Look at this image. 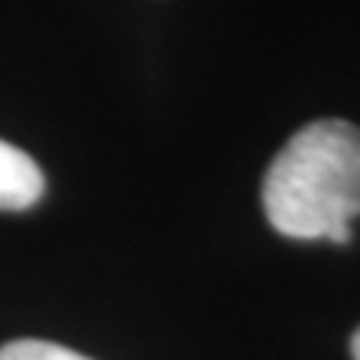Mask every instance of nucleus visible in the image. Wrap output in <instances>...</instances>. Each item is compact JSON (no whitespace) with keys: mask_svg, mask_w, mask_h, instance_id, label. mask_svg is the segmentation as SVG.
Masks as SVG:
<instances>
[{"mask_svg":"<svg viewBox=\"0 0 360 360\" xmlns=\"http://www.w3.org/2000/svg\"><path fill=\"white\" fill-rule=\"evenodd\" d=\"M264 217L295 240H352L360 217V129L315 120L297 129L264 174Z\"/></svg>","mask_w":360,"mask_h":360,"instance_id":"obj_1","label":"nucleus"},{"mask_svg":"<svg viewBox=\"0 0 360 360\" xmlns=\"http://www.w3.org/2000/svg\"><path fill=\"white\" fill-rule=\"evenodd\" d=\"M42 193L45 177L33 156L0 139V210H27Z\"/></svg>","mask_w":360,"mask_h":360,"instance_id":"obj_2","label":"nucleus"},{"mask_svg":"<svg viewBox=\"0 0 360 360\" xmlns=\"http://www.w3.org/2000/svg\"><path fill=\"white\" fill-rule=\"evenodd\" d=\"M0 360H90L72 348L42 342V340H18L0 345Z\"/></svg>","mask_w":360,"mask_h":360,"instance_id":"obj_3","label":"nucleus"},{"mask_svg":"<svg viewBox=\"0 0 360 360\" xmlns=\"http://www.w3.org/2000/svg\"><path fill=\"white\" fill-rule=\"evenodd\" d=\"M352 357L360 360V328H357V333L352 336Z\"/></svg>","mask_w":360,"mask_h":360,"instance_id":"obj_4","label":"nucleus"}]
</instances>
